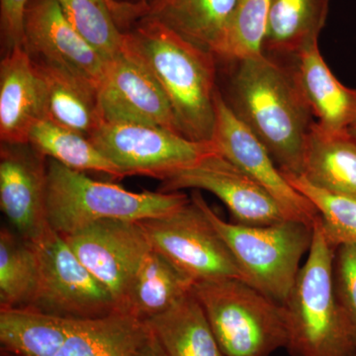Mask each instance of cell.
<instances>
[{"label":"cell","mask_w":356,"mask_h":356,"mask_svg":"<svg viewBox=\"0 0 356 356\" xmlns=\"http://www.w3.org/2000/svg\"><path fill=\"white\" fill-rule=\"evenodd\" d=\"M23 47L35 62L67 70L99 89L106 60L70 24L58 0H30Z\"/></svg>","instance_id":"cell-15"},{"label":"cell","mask_w":356,"mask_h":356,"mask_svg":"<svg viewBox=\"0 0 356 356\" xmlns=\"http://www.w3.org/2000/svg\"><path fill=\"white\" fill-rule=\"evenodd\" d=\"M189 202L182 192L129 191L48 159L49 222L60 236L100 220L142 221L165 216Z\"/></svg>","instance_id":"cell-5"},{"label":"cell","mask_w":356,"mask_h":356,"mask_svg":"<svg viewBox=\"0 0 356 356\" xmlns=\"http://www.w3.org/2000/svg\"><path fill=\"white\" fill-rule=\"evenodd\" d=\"M337 248L325 235L320 218L313 241L286 301V350L291 356H353L356 346L334 288Z\"/></svg>","instance_id":"cell-4"},{"label":"cell","mask_w":356,"mask_h":356,"mask_svg":"<svg viewBox=\"0 0 356 356\" xmlns=\"http://www.w3.org/2000/svg\"><path fill=\"white\" fill-rule=\"evenodd\" d=\"M215 111L212 142L218 152L266 191L288 220L314 228L320 218L315 206L289 184L264 145L232 112L220 90L215 96Z\"/></svg>","instance_id":"cell-12"},{"label":"cell","mask_w":356,"mask_h":356,"mask_svg":"<svg viewBox=\"0 0 356 356\" xmlns=\"http://www.w3.org/2000/svg\"><path fill=\"white\" fill-rule=\"evenodd\" d=\"M29 144L48 159H53L72 170L102 172L113 178H123L116 165L83 134L42 119L33 126Z\"/></svg>","instance_id":"cell-25"},{"label":"cell","mask_w":356,"mask_h":356,"mask_svg":"<svg viewBox=\"0 0 356 356\" xmlns=\"http://www.w3.org/2000/svg\"><path fill=\"white\" fill-rule=\"evenodd\" d=\"M330 6L331 0H273L264 53L292 58L307 47L318 43Z\"/></svg>","instance_id":"cell-23"},{"label":"cell","mask_w":356,"mask_h":356,"mask_svg":"<svg viewBox=\"0 0 356 356\" xmlns=\"http://www.w3.org/2000/svg\"><path fill=\"white\" fill-rule=\"evenodd\" d=\"M147 332L146 323L122 313L72 318L0 310V343L13 356H138Z\"/></svg>","instance_id":"cell-3"},{"label":"cell","mask_w":356,"mask_h":356,"mask_svg":"<svg viewBox=\"0 0 356 356\" xmlns=\"http://www.w3.org/2000/svg\"><path fill=\"white\" fill-rule=\"evenodd\" d=\"M37 278L31 243L16 232L0 231V310L23 309L29 303Z\"/></svg>","instance_id":"cell-26"},{"label":"cell","mask_w":356,"mask_h":356,"mask_svg":"<svg viewBox=\"0 0 356 356\" xmlns=\"http://www.w3.org/2000/svg\"><path fill=\"white\" fill-rule=\"evenodd\" d=\"M77 33L105 60L123 51L124 32L117 24L108 0H58Z\"/></svg>","instance_id":"cell-28"},{"label":"cell","mask_w":356,"mask_h":356,"mask_svg":"<svg viewBox=\"0 0 356 356\" xmlns=\"http://www.w3.org/2000/svg\"><path fill=\"white\" fill-rule=\"evenodd\" d=\"M353 356H356V353H355V355H353Z\"/></svg>","instance_id":"cell-35"},{"label":"cell","mask_w":356,"mask_h":356,"mask_svg":"<svg viewBox=\"0 0 356 356\" xmlns=\"http://www.w3.org/2000/svg\"><path fill=\"white\" fill-rule=\"evenodd\" d=\"M89 139L124 177L161 180L218 151L213 142H193L163 128L131 122H104Z\"/></svg>","instance_id":"cell-10"},{"label":"cell","mask_w":356,"mask_h":356,"mask_svg":"<svg viewBox=\"0 0 356 356\" xmlns=\"http://www.w3.org/2000/svg\"><path fill=\"white\" fill-rule=\"evenodd\" d=\"M226 356H270L286 348L282 304L236 278L199 281L192 288Z\"/></svg>","instance_id":"cell-7"},{"label":"cell","mask_w":356,"mask_h":356,"mask_svg":"<svg viewBox=\"0 0 356 356\" xmlns=\"http://www.w3.org/2000/svg\"><path fill=\"white\" fill-rule=\"evenodd\" d=\"M98 99L104 122L146 124L182 136L158 81L124 49L107 62Z\"/></svg>","instance_id":"cell-16"},{"label":"cell","mask_w":356,"mask_h":356,"mask_svg":"<svg viewBox=\"0 0 356 356\" xmlns=\"http://www.w3.org/2000/svg\"><path fill=\"white\" fill-rule=\"evenodd\" d=\"M109 7L115 17H132L138 19L142 17L154 0H108Z\"/></svg>","instance_id":"cell-32"},{"label":"cell","mask_w":356,"mask_h":356,"mask_svg":"<svg viewBox=\"0 0 356 356\" xmlns=\"http://www.w3.org/2000/svg\"><path fill=\"white\" fill-rule=\"evenodd\" d=\"M232 112L264 145L281 172L301 175L306 140L315 117L292 58L262 53L231 63Z\"/></svg>","instance_id":"cell-1"},{"label":"cell","mask_w":356,"mask_h":356,"mask_svg":"<svg viewBox=\"0 0 356 356\" xmlns=\"http://www.w3.org/2000/svg\"><path fill=\"white\" fill-rule=\"evenodd\" d=\"M138 356H168L161 343H159L158 337L154 336L149 327V332H147L146 339L140 346Z\"/></svg>","instance_id":"cell-33"},{"label":"cell","mask_w":356,"mask_h":356,"mask_svg":"<svg viewBox=\"0 0 356 356\" xmlns=\"http://www.w3.org/2000/svg\"><path fill=\"white\" fill-rule=\"evenodd\" d=\"M152 248L194 282L236 278L245 281L219 232L191 197L172 214L139 221Z\"/></svg>","instance_id":"cell-9"},{"label":"cell","mask_w":356,"mask_h":356,"mask_svg":"<svg viewBox=\"0 0 356 356\" xmlns=\"http://www.w3.org/2000/svg\"><path fill=\"white\" fill-rule=\"evenodd\" d=\"M30 0H0L1 36L7 51L23 47L25 16Z\"/></svg>","instance_id":"cell-31"},{"label":"cell","mask_w":356,"mask_h":356,"mask_svg":"<svg viewBox=\"0 0 356 356\" xmlns=\"http://www.w3.org/2000/svg\"><path fill=\"white\" fill-rule=\"evenodd\" d=\"M182 189L214 194L238 224L266 226L287 219L266 191L218 151L166 175L159 191Z\"/></svg>","instance_id":"cell-13"},{"label":"cell","mask_w":356,"mask_h":356,"mask_svg":"<svg viewBox=\"0 0 356 356\" xmlns=\"http://www.w3.org/2000/svg\"><path fill=\"white\" fill-rule=\"evenodd\" d=\"M123 32L124 50L158 81L182 136L193 142H212L219 90L216 56L147 16L134 20Z\"/></svg>","instance_id":"cell-2"},{"label":"cell","mask_w":356,"mask_h":356,"mask_svg":"<svg viewBox=\"0 0 356 356\" xmlns=\"http://www.w3.org/2000/svg\"><path fill=\"white\" fill-rule=\"evenodd\" d=\"M348 134H350V137L353 138L356 143V123L348 130Z\"/></svg>","instance_id":"cell-34"},{"label":"cell","mask_w":356,"mask_h":356,"mask_svg":"<svg viewBox=\"0 0 356 356\" xmlns=\"http://www.w3.org/2000/svg\"><path fill=\"white\" fill-rule=\"evenodd\" d=\"M282 173L289 184L315 206L325 235L334 248L356 245V199L325 191L303 175Z\"/></svg>","instance_id":"cell-29"},{"label":"cell","mask_w":356,"mask_h":356,"mask_svg":"<svg viewBox=\"0 0 356 356\" xmlns=\"http://www.w3.org/2000/svg\"><path fill=\"white\" fill-rule=\"evenodd\" d=\"M273 0H236L218 60L235 63L264 53L267 21Z\"/></svg>","instance_id":"cell-27"},{"label":"cell","mask_w":356,"mask_h":356,"mask_svg":"<svg viewBox=\"0 0 356 356\" xmlns=\"http://www.w3.org/2000/svg\"><path fill=\"white\" fill-rule=\"evenodd\" d=\"M46 119L43 86L24 47L6 51L0 64V139L29 144L30 131Z\"/></svg>","instance_id":"cell-17"},{"label":"cell","mask_w":356,"mask_h":356,"mask_svg":"<svg viewBox=\"0 0 356 356\" xmlns=\"http://www.w3.org/2000/svg\"><path fill=\"white\" fill-rule=\"evenodd\" d=\"M334 288L337 302L350 325L356 346V245L337 248L334 259Z\"/></svg>","instance_id":"cell-30"},{"label":"cell","mask_w":356,"mask_h":356,"mask_svg":"<svg viewBox=\"0 0 356 356\" xmlns=\"http://www.w3.org/2000/svg\"><path fill=\"white\" fill-rule=\"evenodd\" d=\"M146 324L168 356H226L192 291Z\"/></svg>","instance_id":"cell-24"},{"label":"cell","mask_w":356,"mask_h":356,"mask_svg":"<svg viewBox=\"0 0 356 356\" xmlns=\"http://www.w3.org/2000/svg\"><path fill=\"white\" fill-rule=\"evenodd\" d=\"M30 243L36 255L37 278L31 299L23 309L72 318L119 313L111 293L83 266L60 234L51 229Z\"/></svg>","instance_id":"cell-8"},{"label":"cell","mask_w":356,"mask_h":356,"mask_svg":"<svg viewBox=\"0 0 356 356\" xmlns=\"http://www.w3.org/2000/svg\"><path fill=\"white\" fill-rule=\"evenodd\" d=\"M194 283L168 257L153 248L138 269L120 313L146 322L170 310L192 291Z\"/></svg>","instance_id":"cell-20"},{"label":"cell","mask_w":356,"mask_h":356,"mask_svg":"<svg viewBox=\"0 0 356 356\" xmlns=\"http://www.w3.org/2000/svg\"><path fill=\"white\" fill-rule=\"evenodd\" d=\"M33 63L43 86L46 119L90 138L104 123L98 89L67 70Z\"/></svg>","instance_id":"cell-19"},{"label":"cell","mask_w":356,"mask_h":356,"mask_svg":"<svg viewBox=\"0 0 356 356\" xmlns=\"http://www.w3.org/2000/svg\"><path fill=\"white\" fill-rule=\"evenodd\" d=\"M62 236L83 266L109 290L120 313L138 269L153 250L139 221L100 220Z\"/></svg>","instance_id":"cell-11"},{"label":"cell","mask_w":356,"mask_h":356,"mask_svg":"<svg viewBox=\"0 0 356 356\" xmlns=\"http://www.w3.org/2000/svg\"><path fill=\"white\" fill-rule=\"evenodd\" d=\"M236 0H156L143 16L217 56ZM142 16V17H143Z\"/></svg>","instance_id":"cell-21"},{"label":"cell","mask_w":356,"mask_h":356,"mask_svg":"<svg viewBox=\"0 0 356 356\" xmlns=\"http://www.w3.org/2000/svg\"><path fill=\"white\" fill-rule=\"evenodd\" d=\"M301 175L332 193L356 199V143L315 122L306 140Z\"/></svg>","instance_id":"cell-22"},{"label":"cell","mask_w":356,"mask_h":356,"mask_svg":"<svg viewBox=\"0 0 356 356\" xmlns=\"http://www.w3.org/2000/svg\"><path fill=\"white\" fill-rule=\"evenodd\" d=\"M0 207L16 233L37 240L51 226L48 217V158L31 144L1 143Z\"/></svg>","instance_id":"cell-14"},{"label":"cell","mask_w":356,"mask_h":356,"mask_svg":"<svg viewBox=\"0 0 356 356\" xmlns=\"http://www.w3.org/2000/svg\"><path fill=\"white\" fill-rule=\"evenodd\" d=\"M191 198L219 232L248 284L284 304L298 276L300 262L310 250L314 228L288 219L266 226L226 222L200 192L194 191Z\"/></svg>","instance_id":"cell-6"},{"label":"cell","mask_w":356,"mask_h":356,"mask_svg":"<svg viewBox=\"0 0 356 356\" xmlns=\"http://www.w3.org/2000/svg\"><path fill=\"white\" fill-rule=\"evenodd\" d=\"M315 120L334 133H348L356 123V89L348 88L325 64L318 43L292 58Z\"/></svg>","instance_id":"cell-18"}]
</instances>
